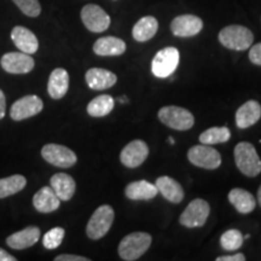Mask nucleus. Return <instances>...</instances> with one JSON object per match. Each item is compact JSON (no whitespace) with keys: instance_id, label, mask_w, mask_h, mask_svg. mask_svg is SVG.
Here are the masks:
<instances>
[{"instance_id":"1","label":"nucleus","mask_w":261,"mask_h":261,"mask_svg":"<svg viewBox=\"0 0 261 261\" xmlns=\"http://www.w3.org/2000/svg\"><path fill=\"white\" fill-rule=\"evenodd\" d=\"M233 156L237 168L246 177L254 178L261 173V160L257 155L255 146L252 143H238L234 146Z\"/></svg>"},{"instance_id":"2","label":"nucleus","mask_w":261,"mask_h":261,"mask_svg":"<svg viewBox=\"0 0 261 261\" xmlns=\"http://www.w3.org/2000/svg\"><path fill=\"white\" fill-rule=\"evenodd\" d=\"M220 44L234 51H244L252 46L254 34L250 29L240 24H231L219 33Z\"/></svg>"},{"instance_id":"3","label":"nucleus","mask_w":261,"mask_h":261,"mask_svg":"<svg viewBox=\"0 0 261 261\" xmlns=\"http://www.w3.org/2000/svg\"><path fill=\"white\" fill-rule=\"evenodd\" d=\"M152 238L146 232H133L122 238L119 244V255L125 261L138 260L151 246Z\"/></svg>"},{"instance_id":"4","label":"nucleus","mask_w":261,"mask_h":261,"mask_svg":"<svg viewBox=\"0 0 261 261\" xmlns=\"http://www.w3.org/2000/svg\"><path fill=\"white\" fill-rule=\"evenodd\" d=\"M115 213L109 204H103L98 207L92 217L90 218V221L87 223L86 233L91 240H100L109 232L112 227Z\"/></svg>"},{"instance_id":"5","label":"nucleus","mask_w":261,"mask_h":261,"mask_svg":"<svg viewBox=\"0 0 261 261\" xmlns=\"http://www.w3.org/2000/svg\"><path fill=\"white\" fill-rule=\"evenodd\" d=\"M159 119L163 125L177 130H188L195 123V117L188 109L175 106L161 108L159 110Z\"/></svg>"},{"instance_id":"6","label":"nucleus","mask_w":261,"mask_h":261,"mask_svg":"<svg viewBox=\"0 0 261 261\" xmlns=\"http://www.w3.org/2000/svg\"><path fill=\"white\" fill-rule=\"evenodd\" d=\"M179 51L175 47H165L155 55L151 63V71L156 77L166 79L178 68Z\"/></svg>"},{"instance_id":"7","label":"nucleus","mask_w":261,"mask_h":261,"mask_svg":"<svg viewBox=\"0 0 261 261\" xmlns=\"http://www.w3.org/2000/svg\"><path fill=\"white\" fill-rule=\"evenodd\" d=\"M210 212L211 207L207 201L202 200V198H195L181 213L179 223L189 228L202 227L207 221Z\"/></svg>"},{"instance_id":"8","label":"nucleus","mask_w":261,"mask_h":261,"mask_svg":"<svg viewBox=\"0 0 261 261\" xmlns=\"http://www.w3.org/2000/svg\"><path fill=\"white\" fill-rule=\"evenodd\" d=\"M188 159L196 167L217 169L221 165V155L211 145H195L188 151Z\"/></svg>"},{"instance_id":"9","label":"nucleus","mask_w":261,"mask_h":261,"mask_svg":"<svg viewBox=\"0 0 261 261\" xmlns=\"http://www.w3.org/2000/svg\"><path fill=\"white\" fill-rule=\"evenodd\" d=\"M41 156L45 161L60 168L73 167L77 161L73 150L60 144H46L41 149Z\"/></svg>"},{"instance_id":"10","label":"nucleus","mask_w":261,"mask_h":261,"mask_svg":"<svg viewBox=\"0 0 261 261\" xmlns=\"http://www.w3.org/2000/svg\"><path fill=\"white\" fill-rule=\"evenodd\" d=\"M81 19L85 27L92 33L106 32L110 27V16L96 4L85 5L81 10Z\"/></svg>"},{"instance_id":"11","label":"nucleus","mask_w":261,"mask_h":261,"mask_svg":"<svg viewBox=\"0 0 261 261\" xmlns=\"http://www.w3.org/2000/svg\"><path fill=\"white\" fill-rule=\"evenodd\" d=\"M42 108H44V103L40 98L35 94H29V96L19 98L12 104L11 110H10V117L14 121H22V120L38 115Z\"/></svg>"},{"instance_id":"12","label":"nucleus","mask_w":261,"mask_h":261,"mask_svg":"<svg viewBox=\"0 0 261 261\" xmlns=\"http://www.w3.org/2000/svg\"><path fill=\"white\" fill-rule=\"evenodd\" d=\"M2 68L10 74H27L33 70L35 62L31 55L24 52H9L2 57Z\"/></svg>"},{"instance_id":"13","label":"nucleus","mask_w":261,"mask_h":261,"mask_svg":"<svg viewBox=\"0 0 261 261\" xmlns=\"http://www.w3.org/2000/svg\"><path fill=\"white\" fill-rule=\"evenodd\" d=\"M149 155L148 144L144 140L135 139L122 149L120 161L127 168H137L145 161Z\"/></svg>"},{"instance_id":"14","label":"nucleus","mask_w":261,"mask_h":261,"mask_svg":"<svg viewBox=\"0 0 261 261\" xmlns=\"http://www.w3.org/2000/svg\"><path fill=\"white\" fill-rule=\"evenodd\" d=\"M203 28V22L195 15H180L171 23V31L175 37L190 38L197 35Z\"/></svg>"},{"instance_id":"15","label":"nucleus","mask_w":261,"mask_h":261,"mask_svg":"<svg viewBox=\"0 0 261 261\" xmlns=\"http://www.w3.org/2000/svg\"><path fill=\"white\" fill-rule=\"evenodd\" d=\"M85 79L91 90L103 91L113 87L116 84L117 76L113 71L103 68H91L86 71Z\"/></svg>"},{"instance_id":"16","label":"nucleus","mask_w":261,"mask_h":261,"mask_svg":"<svg viewBox=\"0 0 261 261\" xmlns=\"http://www.w3.org/2000/svg\"><path fill=\"white\" fill-rule=\"evenodd\" d=\"M11 40L14 41L15 46L24 54H35L39 48L38 38L35 37L34 33L22 25H17L12 29Z\"/></svg>"},{"instance_id":"17","label":"nucleus","mask_w":261,"mask_h":261,"mask_svg":"<svg viewBox=\"0 0 261 261\" xmlns=\"http://www.w3.org/2000/svg\"><path fill=\"white\" fill-rule=\"evenodd\" d=\"M261 117V106L256 100H248L238 108L236 112V125L238 128H249L259 121Z\"/></svg>"},{"instance_id":"18","label":"nucleus","mask_w":261,"mask_h":261,"mask_svg":"<svg viewBox=\"0 0 261 261\" xmlns=\"http://www.w3.org/2000/svg\"><path fill=\"white\" fill-rule=\"evenodd\" d=\"M40 238V230L37 226L25 227L24 230L10 234L6 238V244L10 248L16 250L27 249V248L34 246Z\"/></svg>"},{"instance_id":"19","label":"nucleus","mask_w":261,"mask_h":261,"mask_svg":"<svg viewBox=\"0 0 261 261\" xmlns=\"http://www.w3.org/2000/svg\"><path fill=\"white\" fill-rule=\"evenodd\" d=\"M156 188H158L159 192H161V195L166 200L172 202V203H180L184 200V189L177 180L167 175H163L156 179L155 182Z\"/></svg>"},{"instance_id":"20","label":"nucleus","mask_w":261,"mask_h":261,"mask_svg":"<svg viewBox=\"0 0 261 261\" xmlns=\"http://www.w3.org/2000/svg\"><path fill=\"white\" fill-rule=\"evenodd\" d=\"M69 89V74L63 68H57L50 74L47 83V92L54 99H61Z\"/></svg>"},{"instance_id":"21","label":"nucleus","mask_w":261,"mask_h":261,"mask_svg":"<svg viewBox=\"0 0 261 261\" xmlns=\"http://www.w3.org/2000/svg\"><path fill=\"white\" fill-rule=\"evenodd\" d=\"M34 208L40 213H51L60 208L61 200L50 187H44L33 197Z\"/></svg>"},{"instance_id":"22","label":"nucleus","mask_w":261,"mask_h":261,"mask_svg":"<svg viewBox=\"0 0 261 261\" xmlns=\"http://www.w3.org/2000/svg\"><path fill=\"white\" fill-rule=\"evenodd\" d=\"M52 190L58 196L61 201H69L75 194L76 184L73 177L67 173H57L50 179Z\"/></svg>"},{"instance_id":"23","label":"nucleus","mask_w":261,"mask_h":261,"mask_svg":"<svg viewBox=\"0 0 261 261\" xmlns=\"http://www.w3.org/2000/svg\"><path fill=\"white\" fill-rule=\"evenodd\" d=\"M93 51L98 56H121L126 51V42L116 37H103L94 42Z\"/></svg>"},{"instance_id":"24","label":"nucleus","mask_w":261,"mask_h":261,"mask_svg":"<svg viewBox=\"0 0 261 261\" xmlns=\"http://www.w3.org/2000/svg\"><path fill=\"white\" fill-rule=\"evenodd\" d=\"M125 194L129 200L149 201L158 196L159 190L155 184L146 180H138L129 182L125 189Z\"/></svg>"},{"instance_id":"25","label":"nucleus","mask_w":261,"mask_h":261,"mask_svg":"<svg viewBox=\"0 0 261 261\" xmlns=\"http://www.w3.org/2000/svg\"><path fill=\"white\" fill-rule=\"evenodd\" d=\"M228 201L241 214L252 213L256 205V200L249 191L234 188L228 192Z\"/></svg>"},{"instance_id":"26","label":"nucleus","mask_w":261,"mask_h":261,"mask_svg":"<svg viewBox=\"0 0 261 261\" xmlns=\"http://www.w3.org/2000/svg\"><path fill=\"white\" fill-rule=\"evenodd\" d=\"M158 19L152 17V16H145V17L140 18L135 24L132 31V35L136 41L145 42L155 37V34L158 33Z\"/></svg>"},{"instance_id":"27","label":"nucleus","mask_w":261,"mask_h":261,"mask_svg":"<svg viewBox=\"0 0 261 261\" xmlns=\"http://www.w3.org/2000/svg\"><path fill=\"white\" fill-rule=\"evenodd\" d=\"M115 106V100L109 94H100L92 100L87 106V113L90 116L93 117H103L107 116L108 114L112 113Z\"/></svg>"},{"instance_id":"28","label":"nucleus","mask_w":261,"mask_h":261,"mask_svg":"<svg viewBox=\"0 0 261 261\" xmlns=\"http://www.w3.org/2000/svg\"><path fill=\"white\" fill-rule=\"evenodd\" d=\"M25 185H27V179L19 174L0 179V198H5L17 194V192L23 190Z\"/></svg>"},{"instance_id":"29","label":"nucleus","mask_w":261,"mask_h":261,"mask_svg":"<svg viewBox=\"0 0 261 261\" xmlns=\"http://www.w3.org/2000/svg\"><path fill=\"white\" fill-rule=\"evenodd\" d=\"M231 138V132L227 127H211L200 135L198 140L202 144L214 145L226 143Z\"/></svg>"},{"instance_id":"30","label":"nucleus","mask_w":261,"mask_h":261,"mask_svg":"<svg viewBox=\"0 0 261 261\" xmlns=\"http://www.w3.org/2000/svg\"><path fill=\"white\" fill-rule=\"evenodd\" d=\"M244 241V236L240 230L231 228V230L225 231L220 237V244L225 250L233 252V250L240 249L242 247Z\"/></svg>"},{"instance_id":"31","label":"nucleus","mask_w":261,"mask_h":261,"mask_svg":"<svg viewBox=\"0 0 261 261\" xmlns=\"http://www.w3.org/2000/svg\"><path fill=\"white\" fill-rule=\"evenodd\" d=\"M65 231L63 227H54L42 237V244L46 249H56L63 242Z\"/></svg>"},{"instance_id":"32","label":"nucleus","mask_w":261,"mask_h":261,"mask_svg":"<svg viewBox=\"0 0 261 261\" xmlns=\"http://www.w3.org/2000/svg\"><path fill=\"white\" fill-rule=\"evenodd\" d=\"M12 2L28 17H38L41 14V6L39 0H12Z\"/></svg>"},{"instance_id":"33","label":"nucleus","mask_w":261,"mask_h":261,"mask_svg":"<svg viewBox=\"0 0 261 261\" xmlns=\"http://www.w3.org/2000/svg\"><path fill=\"white\" fill-rule=\"evenodd\" d=\"M249 60L253 64L261 65V42L252 46L249 51Z\"/></svg>"},{"instance_id":"34","label":"nucleus","mask_w":261,"mask_h":261,"mask_svg":"<svg viewBox=\"0 0 261 261\" xmlns=\"http://www.w3.org/2000/svg\"><path fill=\"white\" fill-rule=\"evenodd\" d=\"M55 261H90V259L80 255H71V254H61L55 257Z\"/></svg>"},{"instance_id":"35","label":"nucleus","mask_w":261,"mask_h":261,"mask_svg":"<svg viewBox=\"0 0 261 261\" xmlns=\"http://www.w3.org/2000/svg\"><path fill=\"white\" fill-rule=\"evenodd\" d=\"M217 261H246L243 254H234V255H225L217 257Z\"/></svg>"},{"instance_id":"36","label":"nucleus","mask_w":261,"mask_h":261,"mask_svg":"<svg viewBox=\"0 0 261 261\" xmlns=\"http://www.w3.org/2000/svg\"><path fill=\"white\" fill-rule=\"evenodd\" d=\"M5 110H6V98L5 94L0 90V120L5 116Z\"/></svg>"},{"instance_id":"37","label":"nucleus","mask_w":261,"mask_h":261,"mask_svg":"<svg viewBox=\"0 0 261 261\" xmlns=\"http://www.w3.org/2000/svg\"><path fill=\"white\" fill-rule=\"evenodd\" d=\"M15 256H12L11 254L6 252V250L3 249V248H0V261H16Z\"/></svg>"},{"instance_id":"38","label":"nucleus","mask_w":261,"mask_h":261,"mask_svg":"<svg viewBox=\"0 0 261 261\" xmlns=\"http://www.w3.org/2000/svg\"><path fill=\"white\" fill-rule=\"evenodd\" d=\"M257 202H259V204L261 207V185H260L259 190H257Z\"/></svg>"},{"instance_id":"39","label":"nucleus","mask_w":261,"mask_h":261,"mask_svg":"<svg viewBox=\"0 0 261 261\" xmlns=\"http://www.w3.org/2000/svg\"><path fill=\"white\" fill-rule=\"evenodd\" d=\"M168 143H169V144H171V145L174 144V138H173V137H169V138H168Z\"/></svg>"},{"instance_id":"40","label":"nucleus","mask_w":261,"mask_h":261,"mask_svg":"<svg viewBox=\"0 0 261 261\" xmlns=\"http://www.w3.org/2000/svg\"><path fill=\"white\" fill-rule=\"evenodd\" d=\"M120 102H121V103H126L127 102V98L126 97H122V98H120Z\"/></svg>"},{"instance_id":"41","label":"nucleus","mask_w":261,"mask_h":261,"mask_svg":"<svg viewBox=\"0 0 261 261\" xmlns=\"http://www.w3.org/2000/svg\"><path fill=\"white\" fill-rule=\"evenodd\" d=\"M250 237V234L249 233H248V234H246V236H244V238H246V240H248V238H249Z\"/></svg>"}]
</instances>
